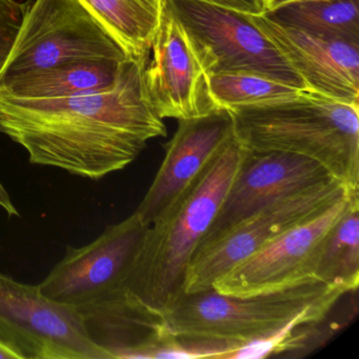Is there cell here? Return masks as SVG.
<instances>
[{"mask_svg":"<svg viewBox=\"0 0 359 359\" xmlns=\"http://www.w3.org/2000/svg\"><path fill=\"white\" fill-rule=\"evenodd\" d=\"M149 57L128 58L112 89L62 98L0 95V133L26 149L32 165L89 180L125 169L147 142L167 136L147 95Z\"/></svg>","mask_w":359,"mask_h":359,"instance_id":"1","label":"cell"},{"mask_svg":"<svg viewBox=\"0 0 359 359\" xmlns=\"http://www.w3.org/2000/svg\"><path fill=\"white\" fill-rule=\"evenodd\" d=\"M243 153L233 137L172 211L149 226L119 290L129 302L165 317L184 294L189 264L236 175Z\"/></svg>","mask_w":359,"mask_h":359,"instance_id":"2","label":"cell"},{"mask_svg":"<svg viewBox=\"0 0 359 359\" xmlns=\"http://www.w3.org/2000/svg\"><path fill=\"white\" fill-rule=\"evenodd\" d=\"M229 112L243 148L308 157L338 182L359 190V104L304 90L287 100Z\"/></svg>","mask_w":359,"mask_h":359,"instance_id":"3","label":"cell"},{"mask_svg":"<svg viewBox=\"0 0 359 359\" xmlns=\"http://www.w3.org/2000/svg\"><path fill=\"white\" fill-rule=\"evenodd\" d=\"M346 293L344 287L316 279L249 297L213 289L184 293L165 315V327L174 335L218 340L237 348L325 320Z\"/></svg>","mask_w":359,"mask_h":359,"instance_id":"4","label":"cell"},{"mask_svg":"<svg viewBox=\"0 0 359 359\" xmlns=\"http://www.w3.org/2000/svg\"><path fill=\"white\" fill-rule=\"evenodd\" d=\"M126 60L116 39L79 0H35L0 71V87L68 62Z\"/></svg>","mask_w":359,"mask_h":359,"instance_id":"5","label":"cell"},{"mask_svg":"<svg viewBox=\"0 0 359 359\" xmlns=\"http://www.w3.org/2000/svg\"><path fill=\"white\" fill-rule=\"evenodd\" d=\"M0 341L22 359H113L92 339L81 311L1 272Z\"/></svg>","mask_w":359,"mask_h":359,"instance_id":"6","label":"cell"},{"mask_svg":"<svg viewBox=\"0 0 359 359\" xmlns=\"http://www.w3.org/2000/svg\"><path fill=\"white\" fill-rule=\"evenodd\" d=\"M353 191L336 180L281 197L195 252L184 293L212 289L214 281L291 229L304 224Z\"/></svg>","mask_w":359,"mask_h":359,"instance_id":"7","label":"cell"},{"mask_svg":"<svg viewBox=\"0 0 359 359\" xmlns=\"http://www.w3.org/2000/svg\"><path fill=\"white\" fill-rule=\"evenodd\" d=\"M169 4L208 75L252 71L306 90L302 79L248 14L205 0H169Z\"/></svg>","mask_w":359,"mask_h":359,"instance_id":"8","label":"cell"},{"mask_svg":"<svg viewBox=\"0 0 359 359\" xmlns=\"http://www.w3.org/2000/svg\"><path fill=\"white\" fill-rule=\"evenodd\" d=\"M149 226L137 214L108 226L102 235L67 253L39 283L41 293L77 310L93 306L121 289Z\"/></svg>","mask_w":359,"mask_h":359,"instance_id":"9","label":"cell"},{"mask_svg":"<svg viewBox=\"0 0 359 359\" xmlns=\"http://www.w3.org/2000/svg\"><path fill=\"white\" fill-rule=\"evenodd\" d=\"M144 83L149 100L161 119L186 121L218 110L210 92L209 75L169 0H161Z\"/></svg>","mask_w":359,"mask_h":359,"instance_id":"10","label":"cell"},{"mask_svg":"<svg viewBox=\"0 0 359 359\" xmlns=\"http://www.w3.org/2000/svg\"><path fill=\"white\" fill-rule=\"evenodd\" d=\"M353 192L231 269L214 281L212 289L224 295L249 297L315 279L313 272L321 243L341 217Z\"/></svg>","mask_w":359,"mask_h":359,"instance_id":"11","label":"cell"},{"mask_svg":"<svg viewBox=\"0 0 359 359\" xmlns=\"http://www.w3.org/2000/svg\"><path fill=\"white\" fill-rule=\"evenodd\" d=\"M332 180L325 168L308 157L243 148L236 175L196 251L281 197Z\"/></svg>","mask_w":359,"mask_h":359,"instance_id":"12","label":"cell"},{"mask_svg":"<svg viewBox=\"0 0 359 359\" xmlns=\"http://www.w3.org/2000/svg\"><path fill=\"white\" fill-rule=\"evenodd\" d=\"M165 158L135 213L150 226L165 217L184 196L208 165L234 137L226 109L205 116L178 121Z\"/></svg>","mask_w":359,"mask_h":359,"instance_id":"13","label":"cell"},{"mask_svg":"<svg viewBox=\"0 0 359 359\" xmlns=\"http://www.w3.org/2000/svg\"><path fill=\"white\" fill-rule=\"evenodd\" d=\"M248 16L276 47L308 91L359 104V43L287 28L264 14Z\"/></svg>","mask_w":359,"mask_h":359,"instance_id":"14","label":"cell"},{"mask_svg":"<svg viewBox=\"0 0 359 359\" xmlns=\"http://www.w3.org/2000/svg\"><path fill=\"white\" fill-rule=\"evenodd\" d=\"M123 62H68L14 79L0 87V95L39 100L73 97L108 91L116 83Z\"/></svg>","mask_w":359,"mask_h":359,"instance_id":"15","label":"cell"},{"mask_svg":"<svg viewBox=\"0 0 359 359\" xmlns=\"http://www.w3.org/2000/svg\"><path fill=\"white\" fill-rule=\"evenodd\" d=\"M121 46L128 58L150 56L161 0H79Z\"/></svg>","mask_w":359,"mask_h":359,"instance_id":"16","label":"cell"},{"mask_svg":"<svg viewBox=\"0 0 359 359\" xmlns=\"http://www.w3.org/2000/svg\"><path fill=\"white\" fill-rule=\"evenodd\" d=\"M313 277L355 292L359 283V191L348 199L341 217L321 243Z\"/></svg>","mask_w":359,"mask_h":359,"instance_id":"17","label":"cell"},{"mask_svg":"<svg viewBox=\"0 0 359 359\" xmlns=\"http://www.w3.org/2000/svg\"><path fill=\"white\" fill-rule=\"evenodd\" d=\"M264 15L287 28L359 43V0H294Z\"/></svg>","mask_w":359,"mask_h":359,"instance_id":"18","label":"cell"},{"mask_svg":"<svg viewBox=\"0 0 359 359\" xmlns=\"http://www.w3.org/2000/svg\"><path fill=\"white\" fill-rule=\"evenodd\" d=\"M210 92L218 109L256 106L287 100L304 90L269 75L231 71L209 75Z\"/></svg>","mask_w":359,"mask_h":359,"instance_id":"19","label":"cell"},{"mask_svg":"<svg viewBox=\"0 0 359 359\" xmlns=\"http://www.w3.org/2000/svg\"><path fill=\"white\" fill-rule=\"evenodd\" d=\"M30 6V1L0 0V71L7 60Z\"/></svg>","mask_w":359,"mask_h":359,"instance_id":"20","label":"cell"},{"mask_svg":"<svg viewBox=\"0 0 359 359\" xmlns=\"http://www.w3.org/2000/svg\"><path fill=\"white\" fill-rule=\"evenodd\" d=\"M205 1L241 12V13L250 14V15H260L264 12L262 0H205Z\"/></svg>","mask_w":359,"mask_h":359,"instance_id":"21","label":"cell"},{"mask_svg":"<svg viewBox=\"0 0 359 359\" xmlns=\"http://www.w3.org/2000/svg\"><path fill=\"white\" fill-rule=\"evenodd\" d=\"M0 208H3L10 217L20 216V212L16 209L14 203H12L11 197H10L9 193L6 190L1 182H0Z\"/></svg>","mask_w":359,"mask_h":359,"instance_id":"22","label":"cell"},{"mask_svg":"<svg viewBox=\"0 0 359 359\" xmlns=\"http://www.w3.org/2000/svg\"><path fill=\"white\" fill-rule=\"evenodd\" d=\"M0 359H22L13 348L0 341Z\"/></svg>","mask_w":359,"mask_h":359,"instance_id":"23","label":"cell"},{"mask_svg":"<svg viewBox=\"0 0 359 359\" xmlns=\"http://www.w3.org/2000/svg\"><path fill=\"white\" fill-rule=\"evenodd\" d=\"M291 1H294V0H262V6H264V12H269L276 9V8L279 7V6H283L285 5V4L291 3Z\"/></svg>","mask_w":359,"mask_h":359,"instance_id":"24","label":"cell"}]
</instances>
